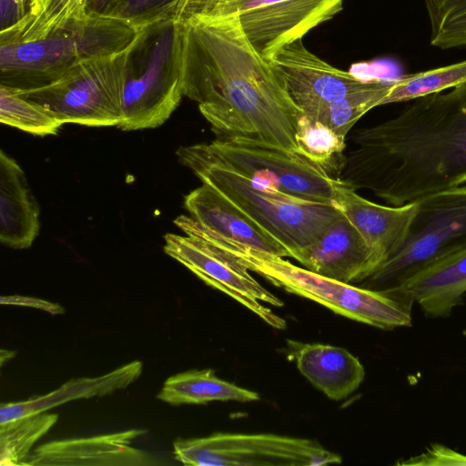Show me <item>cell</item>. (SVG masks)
Returning <instances> with one entry per match:
<instances>
[{
	"instance_id": "obj_1",
	"label": "cell",
	"mask_w": 466,
	"mask_h": 466,
	"mask_svg": "<svg viewBox=\"0 0 466 466\" xmlns=\"http://www.w3.org/2000/svg\"><path fill=\"white\" fill-rule=\"evenodd\" d=\"M173 18L183 95L198 104L212 130L220 138L299 152L296 131L303 113L252 46L238 17Z\"/></svg>"
},
{
	"instance_id": "obj_13",
	"label": "cell",
	"mask_w": 466,
	"mask_h": 466,
	"mask_svg": "<svg viewBox=\"0 0 466 466\" xmlns=\"http://www.w3.org/2000/svg\"><path fill=\"white\" fill-rule=\"evenodd\" d=\"M268 60L292 101L313 120L320 121L331 105L376 80L334 67L310 52L303 38L281 46Z\"/></svg>"
},
{
	"instance_id": "obj_2",
	"label": "cell",
	"mask_w": 466,
	"mask_h": 466,
	"mask_svg": "<svg viewBox=\"0 0 466 466\" xmlns=\"http://www.w3.org/2000/svg\"><path fill=\"white\" fill-rule=\"evenodd\" d=\"M356 131L341 178L400 207L466 185V83Z\"/></svg>"
},
{
	"instance_id": "obj_21",
	"label": "cell",
	"mask_w": 466,
	"mask_h": 466,
	"mask_svg": "<svg viewBox=\"0 0 466 466\" xmlns=\"http://www.w3.org/2000/svg\"><path fill=\"white\" fill-rule=\"evenodd\" d=\"M143 364L134 360L104 375L72 379L55 390L17 402L2 403L0 424L21 417L46 411L79 399L103 397L126 389L141 375Z\"/></svg>"
},
{
	"instance_id": "obj_17",
	"label": "cell",
	"mask_w": 466,
	"mask_h": 466,
	"mask_svg": "<svg viewBox=\"0 0 466 466\" xmlns=\"http://www.w3.org/2000/svg\"><path fill=\"white\" fill-rule=\"evenodd\" d=\"M288 352L299 372L333 400L353 393L365 378L359 359L345 349L320 343L288 340Z\"/></svg>"
},
{
	"instance_id": "obj_25",
	"label": "cell",
	"mask_w": 466,
	"mask_h": 466,
	"mask_svg": "<svg viewBox=\"0 0 466 466\" xmlns=\"http://www.w3.org/2000/svg\"><path fill=\"white\" fill-rule=\"evenodd\" d=\"M0 121L35 136H56L63 123L46 106L0 85Z\"/></svg>"
},
{
	"instance_id": "obj_23",
	"label": "cell",
	"mask_w": 466,
	"mask_h": 466,
	"mask_svg": "<svg viewBox=\"0 0 466 466\" xmlns=\"http://www.w3.org/2000/svg\"><path fill=\"white\" fill-rule=\"evenodd\" d=\"M157 398L177 406L228 400L249 402L258 400L259 395L219 379L212 370H192L167 378Z\"/></svg>"
},
{
	"instance_id": "obj_5",
	"label": "cell",
	"mask_w": 466,
	"mask_h": 466,
	"mask_svg": "<svg viewBox=\"0 0 466 466\" xmlns=\"http://www.w3.org/2000/svg\"><path fill=\"white\" fill-rule=\"evenodd\" d=\"M146 26L90 12L46 38L0 44V85L20 90L46 86L85 60L126 48Z\"/></svg>"
},
{
	"instance_id": "obj_4",
	"label": "cell",
	"mask_w": 466,
	"mask_h": 466,
	"mask_svg": "<svg viewBox=\"0 0 466 466\" xmlns=\"http://www.w3.org/2000/svg\"><path fill=\"white\" fill-rule=\"evenodd\" d=\"M179 162L188 167L266 232L295 258L318 240L342 213L331 204L296 198L256 184L250 178L213 161L195 145L180 147Z\"/></svg>"
},
{
	"instance_id": "obj_26",
	"label": "cell",
	"mask_w": 466,
	"mask_h": 466,
	"mask_svg": "<svg viewBox=\"0 0 466 466\" xmlns=\"http://www.w3.org/2000/svg\"><path fill=\"white\" fill-rule=\"evenodd\" d=\"M466 83V60L428 71L403 76L392 81L385 105L411 101Z\"/></svg>"
},
{
	"instance_id": "obj_28",
	"label": "cell",
	"mask_w": 466,
	"mask_h": 466,
	"mask_svg": "<svg viewBox=\"0 0 466 466\" xmlns=\"http://www.w3.org/2000/svg\"><path fill=\"white\" fill-rule=\"evenodd\" d=\"M430 44L441 49L466 46V0H424Z\"/></svg>"
},
{
	"instance_id": "obj_3",
	"label": "cell",
	"mask_w": 466,
	"mask_h": 466,
	"mask_svg": "<svg viewBox=\"0 0 466 466\" xmlns=\"http://www.w3.org/2000/svg\"><path fill=\"white\" fill-rule=\"evenodd\" d=\"M174 224L185 235L208 241L274 285L314 300L337 314L382 329L411 325L415 299L404 286L386 289L356 287L296 266L282 257L232 241L201 226L190 216H178Z\"/></svg>"
},
{
	"instance_id": "obj_15",
	"label": "cell",
	"mask_w": 466,
	"mask_h": 466,
	"mask_svg": "<svg viewBox=\"0 0 466 466\" xmlns=\"http://www.w3.org/2000/svg\"><path fill=\"white\" fill-rule=\"evenodd\" d=\"M145 430L132 429L85 438H70L37 446L24 462L27 466H147L157 462L131 445Z\"/></svg>"
},
{
	"instance_id": "obj_24",
	"label": "cell",
	"mask_w": 466,
	"mask_h": 466,
	"mask_svg": "<svg viewBox=\"0 0 466 466\" xmlns=\"http://www.w3.org/2000/svg\"><path fill=\"white\" fill-rule=\"evenodd\" d=\"M57 419V414L43 411L1 423L0 465H24L33 445Z\"/></svg>"
},
{
	"instance_id": "obj_30",
	"label": "cell",
	"mask_w": 466,
	"mask_h": 466,
	"mask_svg": "<svg viewBox=\"0 0 466 466\" xmlns=\"http://www.w3.org/2000/svg\"><path fill=\"white\" fill-rule=\"evenodd\" d=\"M177 0H115L106 14L137 27H143L172 15Z\"/></svg>"
},
{
	"instance_id": "obj_19",
	"label": "cell",
	"mask_w": 466,
	"mask_h": 466,
	"mask_svg": "<svg viewBox=\"0 0 466 466\" xmlns=\"http://www.w3.org/2000/svg\"><path fill=\"white\" fill-rule=\"evenodd\" d=\"M39 206L17 162L0 151V241L28 248L40 229Z\"/></svg>"
},
{
	"instance_id": "obj_34",
	"label": "cell",
	"mask_w": 466,
	"mask_h": 466,
	"mask_svg": "<svg viewBox=\"0 0 466 466\" xmlns=\"http://www.w3.org/2000/svg\"><path fill=\"white\" fill-rule=\"evenodd\" d=\"M114 2L115 0H91L89 3V12L106 14Z\"/></svg>"
},
{
	"instance_id": "obj_35",
	"label": "cell",
	"mask_w": 466,
	"mask_h": 466,
	"mask_svg": "<svg viewBox=\"0 0 466 466\" xmlns=\"http://www.w3.org/2000/svg\"><path fill=\"white\" fill-rule=\"evenodd\" d=\"M178 1V0H177Z\"/></svg>"
},
{
	"instance_id": "obj_27",
	"label": "cell",
	"mask_w": 466,
	"mask_h": 466,
	"mask_svg": "<svg viewBox=\"0 0 466 466\" xmlns=\"http://www.w3.org/2000/svg\"><path fill=\"white\" fill-rule=\"evenodd\" d=\"M391 86L392 81L376 79L369 87L354 92L331 105L320 121L346 137L354 124L368 111L385 106Z\"/></svg>"
},
{
	"instance_id": "obj_29",
	"label": "cell",
	"mask_w": 466,
	"mask_h": 466,
	"mask_svg": "<svg viewBox=\"0 0 466 466\" xmlns=\"http://www.w3.org/2000/svg\"><path fill=\"white\" fill-rule=\"evenodd\" d=\"M345 138L321 121L306 115L299 117L296 131L299 153L326 169L335 157L341 156L346 147Z\"/></svg>"
},
{
	"instance_id": "obj_16",
	"label": "cell",
	"mask_w": 466,
	"mask_h": 466,
	"mask_svg": "<svg viewBox=\"0 0 466 466\" xmlns=\"http://www.w3.org/2000/svg\"><path fill=\"white\" fill-rule=\"evenodd\" d=\"M189 216L201 226L232 241L279 257H289L287 248L214 188L202 186L184 198Z\"/></svg>"
},
{
	"instance_id": "obj_6",
	"label": "cell",
	"mask_w": 466,
	"mask_h": 466,
	"mask_svg": "<svg viewBox=\"0 0 466 466\" xmlns=\"http://www.w3.org/2000/svg\"><path fill=\"white\" fill-rule=\"evenodd\" d=\"M149 25L142 28L126 48L85 60L51 84L15 89L51 110L63 124L118 127L123 120V93L129 64Z\"/></svg>"
},
{
	"instance_id": "obj_9",
	"label": "cell",
	"mask_w": 466,
	"mask_h": 466,
	"mask_svg": "<svg viewBox=\"0 0 466 466\" xmlns=\"http://www.w3.org/2000/svg\"><path fill=\"white\" fill-rule=\"evenodd\" d=\"M417 202L404 242L365 279L366 288L400 287L429 264L466 247V185Z\"/></svg>"
},
{
	"instance_id": "obj_10",
	"label": "cell",
	"mask_w": 466,
	"mask_h": 466,
	"mask_svg": "<svg viewBox=\"0 0 466 466\" xmlns=\"http://www.w3.org/2000/svg\"><path fill=\"white\" fill-rule=\"evenodd\" d=\"M344 0H178L172 15H237L252 46L267 60L279 48L334 17Z\"/></svg>"
},
{
	"instance_id": "obj_32",
	"label": "cell",
	"mask_w": 466,
	"mask_h": 466,
	"mask_svg": "<svg viewBox=\"0 0 466 466\" xmlns=\"http://www.w3.org/2000/svg\"><path fill=\"white\" fill-rule=\"evenodd\" d=\"M1 304L35 308L54 315L64 313V309L59 304L33 297L19 295L2 296Z\"/></svg>"
},
{
	"instance_id": "obj_22",
	"label": "cell",
	"mask_w": 466,
	"mask_h": 466,
	"mask_svg": "<svg viewBox=\"0 0 466 466\" xmlns=\"http://www.w3.org/2000/svg\"><path fill=\"white\" fill-rule=\"evenodd\" d=\"M91 0H28L25 15L1 30L0 44L46 38L72 23L88 17Z\"/></svg>"
},
{
	"instance_id": "obj_20",
	"label": "cell",
	"mask_w": 466,
	"mask_h": 466,
	"mask_svg": "<svg viewBox=\"0 0 466 466\" xmlns=\"http://www.w3.org/2000/svg\"><path fill=\"white\" fill-rule=\"evenodd\" d=\"M404 286L425 316L445 318L466 293V247L420 269Z\"/></svg>"
},
{
	"instance_id": "obj_8",
	"label": "cell",
	"mask_w": 466,
	"mask_h": 466,
	"mask_svg": "<svg viewBox=\"0 0 466 466\" xmlns=\"http://www.w3.org/2000/svg\"><path fill=\"white\" fill-rule=\"evenodd\" d=\"M196 148L209 159L265 187L334 205L350 186L302 154L239 138H218Z\"/></svg>"
},
{
	"instance_id": "obj_14",
	"label": "cell",
	"mask_w": 466,
	"mask_h": 466,
	"mask_svg": "<svg viewBox=\"0 0 466 466\" xmlns=\"http://www.w3.org/2000/svg\"><path fill=\"white\" fill-rule=\"evenodd\" d=\"M295 259L313 272L346 283L367 279L383 263L381 256L343 214Z\"/></svg>"
},
{
	"instance_id": "obj_11",
	"label": "cell",
	"mask_w": 466,
	"mask_h": 466,
	"mask_svg": "<svg viewBox=\"0 0 466 466\" xmlns=\"http://www.w3.org/2000/svg\"><path fill=\"white\" fill-rule=\"evenodd\" d=\"M175 459L193 466H319L341 462V457L317 441L270 433H214L177 439Z\"/></svg>"
},
{
	"instance_id": "obj_12",
	"label": "cell",
	"mask_w": 466,
	"mask_h": 466,
	"mask_svg": "<svg viewBox=\"0 0 466 466\" xmlns=\"http://www.w3.org/2000/svg\"><path fill=\"white\" fill-rule=\"evenodd\" d=\"M164 240L165 253L206 284L236 299L273 328H286L282 318L260 303L281 307L283 302L263 288L232 256L196 236L167 233Z\"/></svg>"
},
{
	"instance_id": "obj_33",
	"label": "cell",
	"mask_w": 466,
	"mask_h": 466,
	"mask_svg": "<svg viewBox=\"0 0 466 466\" xmlns=\"http://www.w3.org/2000/svg\"><path fill=\"white\" fill-rule=\"evenodd\" d=\"M28 0H1V30L18 22L26 13Z\"/></svg>"
},
{
	"instance_id": "obj_18",
	"label": "cell",
	"mask_w": 466,
	"mask_h": 466,
	"mask_svg": "<svg viewBox=\"0 0 466 466\" xmlns=\"http://www.w3.org/2000/svg\"><path fill=\"white\" fill-rule=\"evenodd\" d=\"M334 206L355 226L383 262L404 242L418 202L400 207L382 206L356 193L349 186Z\"/></svg>"
},
{
	"instance_id": "obj_7",
	"label": "cell",
	"mask_w": 466,
	"mask_h": 466,
	"mask_svg": "<svg viewBox=\"0 0 466 466\" xmlns=\"http://www.w3.org/2000/svg\"><path fill=\"white\" fill-rule=\"evenodd\" d=\"M183 96L177 25L170 15L149 25L133 54L117 127L156 128L170 117Z\"/></svg>"
},
{
	"instance_id": "obj_31",
	"label": "cell",
	"mask_w": 466,
	"mask_h": 466,
	"mask_svg": "<svg viewBox=\"0 0 466 466\" xmlns=\"http://www.w3.org/2000/svg\"><path fill=\"white\" fill-rule=\"evenodd\" d=\"M400 465H422V466H466V455L441 444L429 447L420 454L400 461Z\"/></svg>"
}]
</instances>
